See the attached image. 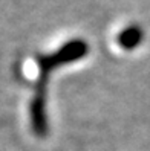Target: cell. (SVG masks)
<instances>
[{
	"mask_svg": "<svg viewBox=\"0 0 150 151\" xmlns=\"http://www.w3.org/2000/svg\"><path fill=\"white\" fill-rule=\"evenodd\" d=\"M144 38V32L138 24H129L117 35V44L124 50H133Z\"/></svg>",
	"mask_w": 150,
	"mask_h": 151,
	"instance_id": "cell-3",
	"label": "cell"
},
{
	"mask_svg": "<svg viewBox=\"0 0 150 151\" xmlns=\"http://www.w3.org/2000/svg\"><path fill=\"white\" fill-rule=\"evenodd\" d=\"M87 52H89L87 43L81 38H74V40L64 43L58 50L52 52V54L40 55L38 60H37L38 61V69H40L38 87L46 86V79L54 69H57L60 66H64V64L75 63V61L84 58L87 55Z\"/></svg>",
	"mask_w": 150,
	"mask_h": 151,
	"instance_id": "cell-1",
	"label": "cell"
},
{
	"mask_svg": "<svg viewBox=\"0 0 150 151\" xmlns=\"http://www.w3.org/2000/svg\"><path fill=\"white\" fill-rule=\"evenodd\" d=\"M29 118H31V127H32L34 134L38 137H45L49 131L45 87H38L37 92H35L29 105Z\"/></svg>",
	"mask_w": 150,
	"mask_h": 151,
	"instance_id": "cell-2",
	"label": "cell"
}]
</instances>
